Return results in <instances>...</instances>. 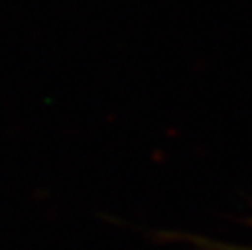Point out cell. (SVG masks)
<instances>
[{"mask_svg": "<svg viewBox=\"0 0 252 250\" xmlns=\"http://www.w3.org/2000/svg\"><path fill=\"white\" fill-rule=\"evenodd\" d=\"M246 222L252 226V217ZM159 236L161 238H169V240H181V242L193 244L197 250H252V246L217 242L213 238H205V236H197V234H187V232H159Z\"/></svg>", "mask_w": 252, "mask_h": 250, "instance_id": "1", "label": "cell"}]
</instances>
